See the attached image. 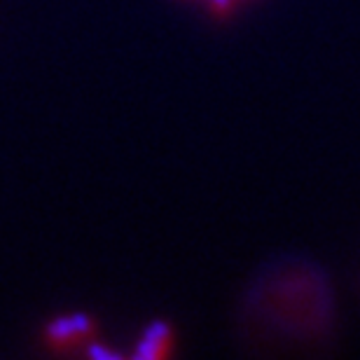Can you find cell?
<instances>
[{
  "label": "cell",
  "mask_w": 360,
  "mask_h": 360,
  "mask_svg": "<svg viewBox=\"0 0 360 360\" xmlns=\"http://www.w3.org/2000/svg\"><path fill=\"white\" fill-rule=\"evenodd\" d=\"M94 335H96V321L89 314L61 316L45 328V340L56 351H68L82 342H91Z\"/></svg>",
  "instance_id": "1"
},
{
  "label": "cell",
  "mask_w": 360,
  "mask_h": 360,
  "mask_svg": "<svg viewBox=\"0 0 360 360\" xmlns=\"http://www.w3.org/2000/svg\"><path fill=\"white\" fill-rule=\"evenodd\" d=\"M174 347V330L167 321H153L143 333L139 349L134 351L136 360H162Z\"/></svg>",
  "instance_id": "2"
},
{
  "label": "cell",
  "mask_w": 360,
  "mask_h": 360,
  "mask_svg": "<svg viewBox=\"0 0 360 360\" xmlns=\"http://www.w3.org/2000/svg\"><path fill=\"white\" fill-rule=\"evenodd\" d=\"M87 356H89V358H94V360H98V358H103V360H120V354H115V351H110V349L98 347L96 342L89 344Z\"/></svg>",
  "instance_id": "3"
},
{
  "label": "cell",
  "mask_w": 360,
  "mask_h": 360,
  "mask_svg": "<svg viewBox=\"0 0 360 360\" xmlns=\"http://www.w3.org/2000/svg\"><path fill=\"white\" fill-rule=\"evenodd\" d=\"M211 7H213V12L218 14V17H227V14L232 12V7H234V0H211Z\"/></svg>",
  "instance_id": "4"
}]
</instances>
